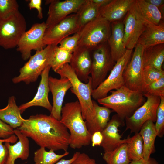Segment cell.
<instances>
[{"label": "cell", "instance_id": "obj_45", "mask_svg": "<svg viewBox=\"0 0 164 164\" xmlns=\"http://www.w3.org/2000/svg\"><path fill=\"white\" fill-rule=\"evenodd\" d=\"M78 152H77L74 153L72 157L70 159H60L55 164H71L72 162L77 157Z\"/></svg>", "mask_w": 164, "mask_h": 164}, {"label": "cell", "instance_id": "obj_6", "mask_svg": "<svg viewBox=\"0 0 164 164\" xmlns=\"http://www.w3.org/2000/svg\"><path fill=\"white\" fill-rule=\"evenodd\" d=\"M77 46L91 51L99 45L107 42L111 32L110 22L98 17L80 28Z\"/></svg>", "mask_w": 164, "mask_h": 164}, {"label": "cell", "instance_id": "obj_17", "mask_svg": "<svg viewBox=\"0 0 164 164\" xmlns=\"http://www.w3.org/2000/svg\"><path fill=\"white\" fill-rule=\"evenodd\" d=\"M123 22L125 46L127 50H132L135 47L139 37L145 30V24L130 9L126 14Z\"/></svg>", "mask_w": 164, "mask_h": 164}, {"label": "cell", "instance_id": "obj_46", "mask_svg": "<svg viewBox=\"0 0 164 164\" xmlns=\"http://www.w3.org/2000/svg\"><path fill=\"white\" fill-rule=\"evenodd\" d=\"M148 3L157 7L162 8L164 6V0H145Z\"/></svg>", "mask_w": 164, "mask_h": 164}, {"label": "cell", "instance_id": "obj_26", "mask_svg": "<svg viewBox=\"0 0 164 164\" xmlns=\"http://www.w3.org/2000/svg\"><path fill=\"white\" fill-rule=\"evenodd\" d=\"M21 114L14 96L9 98L5 107L0 109V119L14 129L19 128L22 124L23 118Z\"/></svg>", "mask_w": 164, "mask_h": 164}, {"label": "cell", "instance_id": "obj_41", "mask_svg": "<svg viewBox=\"0 0 164 164\" xmlns=\"http://www.w3.org/2000/svg\"><path fill=\"white\" fill-rule=\"evenodd\" d=\"M14 134V129L0 119V139H6Z\"/></svg>", "mask_w": 164, "mask_h": 164}, {"label": "cell", "instance_id": "obj_36", "mask_svg": "<svg viewBox=\"0 0 164 164\" xmlns=\"http://www.w3.org/2000/svg\"><path fill=\"white\" fill-rule=\"evenodd\" d=\"M16 0H0V19L6 18L19 10Z\"/></svg>", "mask_w": 164, "mask_h": 164}, {"label": "cell", "instance_id": "obj_32", "mask_svg": "<svg viewBox=\"0 0 164 164\" xmlns=\"http://www.w3.org/2000/svg\"><path fill=\"white\" fill-rule=\"evenodd\" d=\"M72 53L67 50L56 46L53 50V54L50 66L56 72L63 65L70 63Z\"/></svg>", "mask_w": 164, "mask_h": 164}, {"label": "cell", "instance_id": "obj_47", "mask_svg": "<svg viewBox=\"0 0 164 164\" xmlns=\"http://www.w3.org/2000/svg\"><path fill=\"white\" fill-rule=\"evenodd\" d=\"M93 2L100 8L109 3L111 0H92Z\"/></svg>", "mask_w": 164, "mask_h": 164}, {"label": "cell", "instance_id": "obj_42", "mask_svg": "<svg viewBox=\"0 0 164 164\" xmlns=\"http://www.w3.org/2000/svg\"><path fill=\"white\" fill-rule=\"evenodd\" d=\"M41 0H30L28 3V6L30 10L35 8L38 11L37 17L39 19L43 18V14L41 7Z\"/></svg>", "mask_w": 164, "mask_h": 164}, {"label": "cell", "instance_id": "obj_25", "mask_svg": "<svg viewBox=\"0 0 164 164\" xmlns=\"http://www.w3.org/2000/svg\"><path fill=\"white\" fill-rule=\"evenodd\" d=\"M139 133L143 140L142 159L147 160L150 158L151 155L155 151V143L157 135L154 122L151 120L146 121Z\"/></svg>", "mask_w": 164, "mask_h": 164}, {"label": "cell", "instance_id": "obj_14", "mask_svg": "<svg viewBox=\"0 0 164 164\" xmlns=\"http://www.w3.org/2000/svg\"><path fill=\"white\" fill-rule=\"evenodd\" d=\"M85 0H48L49 4L47 17L45 22L47 28L60 22L68 15L76 13Z\"/></svg>", "mask_w": 164, "mask_h": 164}, {"label": "cell", "instance_id": "obj_40", "mask_svg": "<svg viewBox=\"0 0 164 164\" xmlns=\"http://www.w3.org/2000/svg\"><path fill=\"white\" fill-rule=\"evenodd\" d=\"M71 164H97L94 159L84 153L78 152L76 159Z\"/></svg>", "mask_w": 164, "mask_h": 164}, {"label": "cell", "instance_id": "obj_33", "mask_svg": "<svg viewBox=\"0 0 164 164\" xmlns=\"http://www.w3.org/2000/svg\"><path fill=\"white\" fill-rule=\"evenodd\" d=\"M92 101L95 113L96 121L102 131L109 121L110 114L113 111L106 107L100 106L94 100Z\"/></svg>", "mask_w": 164, "mask_h": 164}, {"label": "cell", "instance_id": "obj_12", "mask_svg": "<svg viewBox=\"0 0 164 164\" xmlns=\"http://www.w3.org/2000/svg\"><path fill=\"white\" fill-rule=\"evenodd\" d=\"M47 28L44 22L35 23L22 35L17 46V50L21 53L23 60L29 58L32 50H39L45 47L43 39Z\"/></svg>", "mask_w": 164, "mask_h": 164}, {"label": "cell", "instance_id": "obj_31", "mask_svg": "<svg viewBox=\"0 0 164 164\" xmlns=\"http://www.w3.org/2000/svg\"><path fill=\"white\" fill-rule=\"evenodd\" d=\"M127 143V154L131 161L142 159L143 143L142 138L139 132L132 137H128Z\"/></svg>", "mask_w": 164, "mask_h": 164}, {"label": "cell", "instance_id": "obj_44", "mask_svg": "<svg viewBox=\"0 0 164 164\" xmlns=\"http://www.w3.org/2000/svg\"><path fill=\"white\" fill-rule=\"evenodd\" d=\"M130 164H159L158 162L154 159L150 158L147 160L141 159L138 160L131 161Z\"/></svg>", "mask_w": 164, "mask_h": 164}, {"label": "cell", "instance_id": "obj_18", "mask_svg": "<svg viewBox=\"0 0 164 164\" xmlns=\"http://www.w3.org/2000/svg\"><path fill=\"white\" fill-rule=\"evenodd\" d=\"M88 49L77 46L72 54L69 64L78 78L85 83L88 81L92 64L91 52Z\"/></svg>", "mask_w": 164, "mask_h": 164}, {"label": "cell", "instance_id": "obj_37", "mask_svg": "<svg viewBox=\"0 0 164 164\" xmlns=\"http://www.w3.org/2000/svg\"><path fill=\"white\" fill-rule=\"evenodd\" d=\"M160 102L156 111L155 128L157 136L162 137L164 134V97H160Z\"/></svg>", "mask_w": 164, "mask_h": 164}, {"label": "cell", "instance_id": "obj_30", "mask_svg": "<svg viewBox=\"0 0 164 164\" xmlns=\"http://www.w3.org/2000/svg\"><path fill=\"white\" fill-rule=\"evenodd\" d=\"M52 149L47 151L46 148L40 147L34 153V164H55L69 154V152L66 151L62 154L58 155Z\"/></svg>", "mask_w": 164, "mask_h": 164}, {"label": "cell", "instance_id": "obj_2", "mask_svg": "<svg viewBox=\"0 0 164 164\" xmlns=\"http://www.w3.org/2000/svg\"><path fill=\"white\" fill-rule=\"evenodd\" d=\"M56 73L60 75V78H67L71 82L72 87L70 90L78 99L82 117L91 135L96 132H101L96 120L95 113L91 98L93 90L90 76L87 83L82 82L78 78L69 63L65 64Z\"/></svg>", "mask_w": 164, "mask_h": 164}, {"label": "cell", "instance_id": "obj_10", "mask_svg": "<svg viewBox=\"0 0 164 164\" xmlns=\"http://www.w3.org/2000/svg\"><path fill=\"white\" fill-rule=\"evenodd\" d=\"M143 95L146 98L145 102L131 116L125 118V131L129 130L131 133H138L147 121L151 120L155 122L156 111L160 102V98L147 94Z\"/></svg>", "mask_w": 164, "mask_h": 164}, {"label": "cell", "instance_id": "obj_38", "mask_svg": "<svg viewBox=\"0 0 164 164\" xmlns=\"http://www.w3.org/2000/svg\"><path fill=\"white\" fill-rule=\"evenodd\" d=\"M79 38V34L78 32L72 36L63 39L60 42L58 46L72 53L77 46Z\"/></svg>", "mask_w": 164, "mask_h": 164}, {"label": "cell", "instance_id": "obj_5", "mask_svg": "<svg viewBox=\"0 0 164 164\" xmlns=\"http://www.w3.org/2000/svg\"><path fill=\"white\" fill-rule=\"evenodd\" d=\"M55 46L49 45L41 50L36 51L20 68L19 75L12 79L13 82L17 84L23 82L29 84L36 81L46 67L50 66Z\"/></svg>", "mask_w": 164, "mask_h": 164}, {"label": "cell", "instance_id": "obj_13", "mask_svg": "<svg viewBox=\"0 0 164 164\" xmlns=\"http://www.w3.org/2000/svg\"><path fill=\"white\" fill-rule=\"evenodd\" d=\"M80 29L77 14H71L57 23L47 28L43 39L44 45L45 46L49 45L58 46L63 39L77 33Z\"/></svg>", "mask_w": 164, "mask_h": 164}, {"label": "cell", "instance_id": "obj_7", "mask_svg": "<svg viewBox=\"0 0 164 164\" xmlns=\"http://www.w3.org/2000/svg\"><path fill=\"white\" fill-rule=\"evenodd\" d=\"M26 29V19L19 11L0 19V46L5 49L17 47Z\"/></svg>", "mask_w": 164, "mask_h": 164}, {"label": "cell", "instance_id": "obj_22", "mask_svg": "<svg viewBox=\"0 0 164 164\" xmlns=\"http://www.w3.org/2000/svg\"><path fill=\"white\" fill-rule=\"evenodd\" d=\"M124 28L123 22H112L107 41L112 58L115 62L124 55L127 50L124 43Z\"/></svg>", "mask_w": 164, "mask_h": 164}, {"label": "cell", "instance_id": "obj_35", "mask_svg": "<svg viewBox=\"0 0 164 164\" xmlns=\"http://www.w3.org/2000/svg\"><path fill=\"white\" fill-rule=\"evenodd\" d=\"M163 76H164L163 70L149 67H144L142 73L143 90L145 86L159 79Z\"/></svg>", "mask_w": 164, "mask_h": 164}, {"label": "cell", "instance_id": "obj_39", "mask_svg": "<svg viewBox=\"0 0 164 164\" xmlns=\"http://www.w3.org/2000/svg\"><path fill=\"white\" fill-rule=\"evenodd\" d=\"M18 139V137L15 134L6 139H0V164H5L9 155L8 149L3 143H15Z\"/></svg>", "mask_w": 164, "mask_h": 164}, {"label": "cell", "instance_id": "obj_19", "mask_svg": "<svg viewBox=\"0 0 164 164\" xmlns=\"http://www.w3.org/2000/svg\"><path fill=\"white\" fill-rule=\"evenodd\" d=\"M51 68L50 66L48 65L42 73L41 79L37 92L31 101L19 107L21 114L27 108L34 106L41 107L50 112L51 111L52 106L48 99V94L50 91L48 83L49 75Z\"/></svg>", "mask_w": 164, "mask_h": 164}, {"label": "cell", "instance_id": "obj_34", "mask_svg": "<svg viewBox=\"0 0 164 164\" xmlns=\"http://www.w3.org/2000/svg\"><path fill=\"white\" fill-rule=\"evenodd\" d=\"M142 94L157 96L160 98L164 97V76L145 86L143 88Z\"/></svg>", "mask_w": 164, "mask_h": 164}, {"label": "cell", "instance_id": "obj_20", "mask_svg": "<svg viewBox=\"0 0 164 164\" xmlns=\"http://www.w3.org/2000/svg\"><path fill=\"white\" fill-rule=\"evenodd\" d=\"M130 9L145 24L158 25L162 19V14L156 6L145 0H134Z\"/></svg>", "mask_w": 164, "mask_h": 164}, {"label": "cell", "instance_id": "obj_8", "mask_svg": "<svg viewBox=\"0 0 164 164\" xmlns=\"http://www.w3.org/2000/svg\"><path fill=\"white\" fill-rule=\"evenodd\" d=\"M106 43L99 45L92 51L90 77L93 90L105 80L108 72L116 63L112 58L109 46Z\"/></svg>", "mask_w": 164, "mask_h": 164}, {"label": "cell", "instance_id": "obj_28", "mask_svg": "<svg viewBox=\"0 0 164 164\" xmlns=\"http://www.w3.org/2000/svg\"><path fill=\"white\" fill-rule=\"evenodd\" d=\"M100 9L92 0H85L76 13L80 28L97 18Z\"/></svg>", "mask_w": 164, "mask_h": 164}, {"label": "cell", "instance_id": "obj_24", "mask_svg": "<svg viewBox=\"0 0 164 164\" xmlns=\"http://www.w3.org/2000/svg\"><path fill=\"white\" fill-rule=\"evenodd\" d=\"M145 30L139 37L137 44L145 48L164 43V25L163 22L158 25L145 24Z\"/></svg>", "mask_w": 164, "mask_h": 164}, {"label": "cell", "instance_id": "obj_9", "mask_svg": "<svg viewBox=\"0 0 164 164\" xmlns=\"http://www.w3.org/2000/svg\"><path fill=\"white\" fill-rule=\"evenodd\" d=\"M132 51V50H127L124 55L116 62L108 77L92 90L93 98L97 100L103 98L112 90H117L124 85L123 74L131 59Z\"/></svg>", "mask_w": 164, "mask_h": 164}, {"label": "cell", "instance_id": "obj_3", "mask_svg": "<svg viewBox=\"0 0 164 164\" xmlns=\"http://www.w3.org/2000/svg\"><path fill=\"white\" fill-rule=\"evenodd\" d=\"M69 131V146L79 149L90 144L92 135L82 116L78 101L67 103L63 106L60 120Z\"/></svg>", "mask_w": 164, "mask_h": 164}, {"label": "cell", "instance_id": "obj_4", "mask_svg": "<svg viewBox=\"0 0 164 164\" xmlns=\"http://www.w3.org/2000/svg\"><path fill=\"white\" fill-rule=\"evenodd\" d=\"M110 92V95L97 101L100 104L115 112L124 121L131 116L146 100L142 93L130 90L125 85Z\"/></svg>", "mask_w": 164, "mask_h": 164}, {"label": "cell", "instance_id": "obj_1", "mask_svg": "<svg viewBox=\"0 0 164 164\" xmlns=\"http://www.w3.org/2000/svg\"><path fill=\"white\" fill-rule=\"evenodd\" d=\"M17 129L40 147L54 151H67L70 137L68 130L60 121L50 115L37 114L23 118L22 124Z\"/></svg>", "mask_w": 164, "mask_h": 164}, {"label": "cell", "instance_id": "obj_23", "mask_svg": "<svg viewBox=\"0 0 164 164\" xmlns=\"http://www.w3.org/2000/svg\"><path fill=\"white\" fill-rule=\"evenodd\" d=\"M14 134L18 141L13 145L9 142H5V145L9 151V155L5 164H15L17 159L27 160L29 154V141L28 137L23 135L18 129H14Z\"/></svg>", "mask_w": 164, "mask_h": 164}, {"label": "cell", "instance_id": "obj_11", "mask_svg": "<svg viewBox=\"0 0 164 164\" xmlns=\"http://www.w3.org/2000/svg\"><path fill=\"white\" fill-rule=\"evenodd\" d=\"M145 48L137 44L123 74L124 85L132 90L142 93V73L144 68L142 55Z\"/></svg>", "mask_w": 164, "mask_h": 164}, {"label": "cell", "instance_id": "obj_16", "mask_svg": "<svg viewBox=\"0 0 164 164\" xmlns=\"http://www.w3.org/2000/svg\"><path fill=\"white\" fill-rule=\"evenodd\" d=\"M125 125V121L121 119L117 114L112 116L106 127L101 132L103 140L100 146L104 152L112 151L121 144L127 143L128 138L122 139L121 135L118 133V128Z\"/></svg>", "mask_w": 164, "mask_h": 164}, {"label": "cell", "instance_id": "obj_43", "mask_svg": "<svg viewBox=\"0 0 164 164\" xmlns=\"http://www.w3.org/2000/svg\"><path fill=\"white\" fill-rule=\"evenodd\" d=\"M103 140V136L101 132L97 131L94 133L92 135L91 142L92 146L101 145Z\"/></svg>", "mask_w": 164, "mask_h": 164}, {"label": "cell", "instance_id": "obj_15", "mask_svg": "<svg viewBox=\"0 0 164 164\" xmlns=\"http://www.w3.org/2000/svg\"><path fill=\"white\" fill-rule=\"evenodd\" d=\"M50 91L53 96V105L50 115L60 121L64 97L66 92L72 87L70 80L66 77L57 79L49 76Z\"/></svg>", "mask_w": 164, "mask_h": 164}, {"label": "cell", "instance_id": "obj_27", "mask_svg": "<svg viewBox=\"0 0 164 164\" xmlns=\"http://www.w3.org/2000/svg\"><path fill=\"white\" fill-rule=\"evenodd\" d=\"M142 59L144 67H154L163 70L164 60V44L162 43L145 48Z\"/></svg>", "mask_w": 164, "mask_h": 164}, {"label": "cell", "instance_id": "obj_21", "mask_svg": "<svg viewBox=\"0 0 164 164\" xmlns=\"http://www.w3.org/2000/svg\"><path fill=\"white\" fill-rule=\"evenodd\" d=\"M134 0H111L100 9L98 17L110 23L122 19L130 10Z\"/></svg>", "mask_w": 164, "mask_h": 164}, {"label": "cell", "instance_id": "obj_29", "mask_svg": "<svg viewBox=\"0 0 164 164\" xmlns=\"http://www.w3.org/2000/svg\"><path fill=\"white\" fill-rule=\"evenodd\" d=\"M103 158L107 164H130L127 143L121 144L112 151L104 152Z\"/></svg>", "mask_w": 164, "mask_h": 164}]
</instances>
